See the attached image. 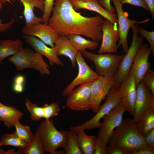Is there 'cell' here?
<instances>
[{"label":"cell","instance_id":"obj_36","mask_svg":"<svg viewBox=\"0 0 154 154\" xmlns=\"http://www.w3.org/2000/svg\"><path fill=\"white\" fill-rule=\"evenodd\" d=\"M123 5L129 4L134 6L143 8L147 11H149L146 4L145 0H118Z\"/></svg>","mask_w":154,"mask_h":154},{"label":"cell","instance_id":"obj_43","mask_svg":"<svg viewBox=\"0 0 154 154\" xmlns=\"http://www.w3.org/2000/svg\"><path fill=\"white\" fill-rule=\"evenodd\" d=\"M146 4L150 11L152 19H154V0H145Z\"/></svg>","mask_w":154,"mask_h":154},{"label":"cell","instance_id":"obj_28","mask_svg":"<svg viewBox=\"0 0 154 154\" xmlns=\"http://www.w3.org/2000/svg\"><path fill=\"white\" fill-rule=\"evenodd\" d=\"M63 148L66 154H83L79 146L77 133L72 130L67 132V141Z\"/></svg>","mask_w":154,"mask_h":154},{"label":"cell","instance_id":"obj_1","mask_svg":"<svg viewBox=\"0 0 154 154\" xmlns=\"http://www.w3.org/2000/svg\"><path fill=\"white\" fill-rule=\"evenodd\" d=\"M51 14L48 24L59 36L75 34L85 36L94 41L102 40L104 20L100 15L83 16L74 9L69 0H55Z\"/></svg>","mask_w":154,"mask_h":154},{"label":"cell","instance_id":"obj_25","mask_svg":"<svg viewBox=\"0 0 154 154\" xmlns=\"http://www.w3.org/2000/svg\"><path fill=\"white\" fill-rule=\"evenodd\" d=\"M136 125L143 137L154 128V109L150 108L147 110L136 122Z\"/></svg>","mask_w":154,"mask_h":154},{"label":"cell","instance_id":"obj_16","mask_svg":"<svg viewBox=\"0 0 154 154\" xmlns=\"http://www.w3.org/2000/svg\"><path fill=\"white\" fill-rule=\"evenodd\" d=\"M151 52L148 44H143L137 51L129 73L133 76L137 86L142 80L145 74L150 68L151 64L148 59Z\"/></svg>","mask_w":154,"mask_h":154},{"label":"cell","instance_id":"obj_3","mask_svg":"<svg viewBox=\"0 0 154 154\" xmlns=\"http://www.w3.org/2000/svg\"><path fill=\"white\" fill-rule=\"evenodd\" d=\"M37 131L46 153L53 154L57 149L63 148L66 143L67 132L58 130L53 119L44 120Z\"/></svg>","mask_w":154,"mask_h":154},{"label":"cell","instance_id":"obj_17","mask_svg":"<svg viewBox=\"0 0 154 154\" xmlns=\"http://www.w3.org/2000/svg\"><path fill=\"white\" fill-rule=\"evenodd\" d=\"M135 81L133 76L128 74L122 81L118 90L125 107L127 111L132 116L134 113V106L136 95Z\"/></svg>","mask_w":154,"mask_h":154},{"label":"cell","instance_id":"obj_26","mask_svg":"<svg viewBox=\"0 0 154 154\" xmlns=\"http://www.w3.org/2000/svg\"><path fill=\"white\" fill-rule=\"evenodd\" d=\"M67 37L72 45L78 51L96 49L99 45L98 42L87 39L80 35L75 34L68 35Z\"/></svg>","mask_w":154,"mask_h":154},{"label":"cell","instance_id":"obj_8","mask_svg":"<svg viewBox=\"0 0 154 154\" xmlns=\"http://www.w3.org/2000/svg\"><path fill=\"white\" fill-rule=\"evenodd\" d=\"M126 108L122 102L114 108L102 119L97 137L98 141L105 147L112 135L115 128L119 126L123 121V113Z\"/></svg>","mask_w":154,"mask_h":154},{"label":"cell","instance_id":"obj_38","mask_svg":"<svg viewBox=\"0 0 154 154\" xmlns=\"http://www.w3.org/2000/svg\"><path fill=\"white\" fill-rule=\"evenodd\" d=\"M111 0H98L100 6L106 11L110 13L115 14L116 10L115 7L111 4Z\"/></svg>","mask_w":154,"mask_h":154},{"label":"cell","instance_id":"obj_27","mask_svg":"<svg viewBox=\"0 0 154 154\" xmlns=\"http://www.w3.org/2000/svg\"><path fill=\"white\" fill-rule=\"evenodd\" d=\"M19 154H44L45 151L37 131L31 141L24 148H19Z\"/></svg>","mask_w":154,"mask_h":154},{"label":"cell","instance_id":"obj_10","mask_svg":"<svg viewBox=\"0 0 154 154\" xmlns=\"http://www.w3.org/2000/svg\"><path fill=\"white\" fill-rule=\"evenodd\" d=\"M92 82L79 85L68 94L66 106L76 111H87L91 109L90 103V86Z\"/></svg>","mask_w":154,"mask_h":154},{"label":"cell","instance_id":"obj_32","mask_svg":"<svg viewBox=\"0 0 154 154\" xmlns=\"http://www.w3.org/2000/svg\"><path fill=\"white\" fill-rule=\"evenodd\" d=\"M44 112V118L48 120L58 116L60 112V106L58 103L52 102L50 104H46L42 107Z\"/></svg>","mask_w":154,"mask_h":154},{"label":"cell","instance_id":"obj_47","mask_svg":"<svg viewBox=\"0 0 154 154\" xmlns=\"http://www.w3.org/2000/svg\"><path fill=\"white\" fill-rule=\"evenodd\" d=\"M0 2H2L3 3L8 2L9 3H11V1L10 0H0Z\"/></svg>","mask_w":154,"mask_h":154},{"label":"cell","instance_id":"obj_48","mask_svg":"<svg viewBox=\"0 0 154 154\" xmlns=\"http://www.w3.org/2000/svg\"><path fill=\"white\" fill-rule=\"evenodd\" d=\"M2 104L0 102V107Z\"/></svg>","mask_w":154,"mask_h":154},{"label":"cell","instance_id":"obj_30","mask_svg":"<svg viewBox=\"0 0 154 154\" xmlns=\"http://www.w3.org/2000/svg\"><path fill=\"white\" fill-rule=\"evenodd\" d=\"M14 126L19 137L28 144L32 139L34 135L30 127L28 125H22L19 121H17Z\"/></svg>","mask_w":154,"mask_h":154},{"label":"cell","instance_id":"obj_31","mask_svg":"<svg viewBox=\"0 0 154 154\" xmlns=\"http://www.w3.org/2000/svg\"><path fill=\"white\" fill-rule=\"evenodd\" d=\"M27 108L31 114L30 119L34 121H38L44 117L43 107H39L37 104L31 103L29 100H25Z\"/></svg>","mask_w":154,"mask_h":154},{"label":"cell","instance_id":"obj_4","mask_svg":"<svg viewBox=\"0 0 154 154\" xmlns=\"http://www.w3.org/2000/svg\"><path fill=\"white\" fill-rule=\"evenodd\" d=\"M8 60L15 65L19 71L31 68L38 71L42 75H48L50 72L49 66L42 56L29 48H23L19 52L9 58Z\"/></svg>","mask_w":154,"mask_h":154},{"label":"cell","instance_id":"obj_40","mask_svg":"<svg viewBox=\"0 0 154 154\" xmlns=\"http://www.w3.org/2000/svg\"><path fill=\"white\" fill-rule=\"evenodd\" d=\"M143 138L147 146L154 148V128L146 133Z\"/></svg>","mask_w":154,"mask_h":154},{"label":"cell","instance_id":"obj_33","mask_svg":"<svg viewBox=\"0 0 154 154\" xmlns=\"http://www.w3.org/2000/svg\"><path fill=\"white\" fill-rule=\"evenodd\" d=\"M137 31L140 34L141 37L146 38L149 42L151 52L154 55V31H150L146 30L142 27H138Z\"/></svg>","mask_w":154,"mask_h":154},{"label":"cell","instance_id":"obj_5","mask_svg":"<svg viewBox=\"0 0 154 154\" xmlns=\"http://www.w3.org/2000/svg\"><path fill=\"white\" fill-rule=\"evenodd\" d=\"M106 96L105 102L100 106L98 112L94 117L81 125L70 127L71 130L78 133L82 130L99 129L101 123L100 120L122 102L119 92L114 86L110 88Z\"/></svg>","mask_w":154,"mask_h":154},{"label":"cell","instance_id":"obj_46","mask_svg":"<svg viewBox=\"0 0 154 154\" xmlns=\"http://www.w3.org/2000/svg\"><path fill=\"white\" fill-rule=\"evenodd\" d=\"M0 154H19L15 149H11L5 151L0 147Z\"/></svg>","mask_w":154,"mask_h":154},{"label":"cell","instance_id":"obj_45","mask_svg":"<svg viewBox=\"0 0 154 154\" xmlns=\"http://www.w3.org/2000/svg\"><path fill=\"white\" fill-rule=\"evenodd\" d=\"M13 88L15 92L18 93H21L24 90V85L14 84Z\"/></svg>","mask_w":154,"mask_h":154},{"label":"cell","instance_id":"obj_37","mask_svg":"<svg viewBox=\"0 0 154 154\" xmlns=\"http://www.w3.org/2000/svg\"><path fill=\"white\" fill-rule=\"evenodd\" d=\"M3 3L0 2V11L3 6ZM15 22L14 18H12L8 22L3 23L2 20L0 19V33L5 32L11 28Z\"/></svg>","mask_w":154,"mask_h":154},{"label":"cell","instance_id":"obj_7","mask_svg":"<svg viewBox=\"0 0 154 154\" xmlns=\"http://www.w3.org/2000/svg\"><path fill=\"white\" fill-rule=\"evenodd\" d=\"M80 51L83 57L94 63L96 73L101 76L114 77L124 55L113 54L110 53L97 54L86 50Z\"/></svg>","mask_w":154,"mask_h":154},{"label":"cell","instance_id":"obj_35","mask_svg":"<svg viewBox=\"0 0 154 154\" xmlns=\"http://www.w3.org/2000/svg\"><path fill=\"white\" fill-rule=\"evenodd\" d=\"M142 80L151 90L154 95V71L150 68L144 75Z\"/></svg>","mask_w":154,"mask_h":154},{"label":"cell","instance_id":"obj_24","mask_svg":"<svg viewBox=\"0 0 154 154\" xmlns=\"http://www.w3.org/2000/svg\"><path fill=\"white\" fill-rule=\"evenodd\" d=\"M77 134L79 146L82 153L93 154L98 141L97 137L88 135L84 130L81 131Z\"/></svg>","mask_w":154,"mask_h":154},{"label":"cell","instance_id":"obj_14","mask_svg":"<svg viewBox=\"0 0 154 154\" xmlns=\"http://www.w3.org/2000/svg\"><path fill=\"white\" fill-rule=\"evenodd\" d=\"M24 35L39 38L51 47H55L54 43L59 36L56 31L48 24L37 23L29 26H25L22 30Z\"/></svg>","mask_w":154,"mask_h":154},{"label":"cell","instance_id":"obj_12","mask_svg":"<svg viewBox=\"0 0 154 154\" xmlns=\"http://www.w3.org/2000/svg\"><path fill=\"white\" fill-rule=\"evenodd\" d=\"M114 77L105 76H101L93 81L90 86V103L91 109L96 113L102 100L114 86Z\"/></svg>","mask_w":154,"mask_h":154},{"label":"cell","instance_id":"obj_22","mask_svg":"<svg viewBox=\"0 0 154 154\" xmlns=\"http://www.w3.org/2000/svg\"><path fill=\"white\" fill-rule=\"evenodd\" d=\"M23 115L20 110L15 107L2 104L0 107V121L5 125L10 128L21 119Z\"/></svg>","mask_w":154,"mask_h":154},{"label":"cell","instance_id":"obj_19","mask_svg":"<svg viewBox=\"0 0 154 154\" xmlns=\"http://www.w3.org/2000/svg\"><path fill=\"white\" fill-rule=\"evenodd\" d=\"M74 9L78 11L85 9L95 12L106 19L118 25L117 15L106 11L100 5L98 0H69Z\"/></svg>","mask_w":154,"mask_h":154},{"label":"cell","instance_id":"obj_15","mask_svg":"<svg viewBox=\"0 0 154 154\" xmlns=\"http://www.w3.org/2000/svg\"><path fill=\"white\" fill-rule=\"evenodd\" d=\"M102 42L98 53L102 54L117 52V42L119 38L118 25L106 19L102 23Z\"/></svg>","mask_w":154,"mask_h":154},{"label":"cell","instance_id":"obj_9","mask_svg":"<svg viewBox=\"0 0 154 154\" xmlns=\"http://www.w3.org/2000/svg\"><path fill=\"white\" fill-rule=\"evenodd\" d=\"M111 0L115 6L117 16L119 38V43L117 44V47L118 48L121 46L123 52L125 54L129 48L127 37L129 29L135 24L144 23L149 21L150 19H147L140 22H138L136 20L130 19L128 18V13L123 10V4L118 0Z\"/></svg>","mask_w":154,"mask_h":154},{"label":"cell","instance_id":"obj_34","mask_svg":"<svg viewBox=\"0 0 154 154\" xmlns=\"http://www.w3.org/2000/svg\"><path fill=\"white\" fill-rule=\"evenodd\" d=\"M55 0H45L44 8L42 17V22L48 24L49 19L51 16Z\"/></svg>","mask_w":154,"mask_h":154},{"label":"cell","instance_id":"obj_44","mask_svg":"<svg viewBox=\"0 0 154 154\" xmlns=\"http://www.w3.org/2000/svg\"><path fill=\"white\" fill-rule=\"evenodd\" d=\"M24 77L22 75H19L15 78L14 84L24 85Z\"/></svg>","mask_w":154,"mask_h":154},{"label":"cell","instance_id":"obj_18","mask_svg":"<svg viewBox=\"0 0 154 154\" xmlns=\"http://www.w3.org/2000/svg\"><path fill=\"white\" fill-rule=\"evenodd\" d=\"M23 38L35 51L45 56L48 60L50 66L54 64L63 66V63L57 55L55 47L50 48L36 37L25 35Z\"/></svg>","mask_w":154,"mask_h":154},{"label":"cell","instance_id":"obj_20","mask_svg":"<svg viewBox=\"0 0 154 154\" xmlns=\"http://www.w3.org/2000/svg\"><path fill=\"white\" fill-rule=\"evenodd\" d=\"M13 2L19 1L24 7L23 15L26 25L29 26L37 23L42 22V17H38L35 15L34 11L35 8L38 9L43 13L44 8L45 0H11Z\"/></svg>","mask_w":154,"mask_h":154},{"label":"cell","instance_id":"obj_21","mask_svg":"<svg viewBox=\"0 0 154 154\" xmlns=\"http://www.w3.org/2000/svg\"><path fill=\"white\" fill-rule=\"evenodd\" d=\"M57 55H64L70 60L72 66H76V57L78 51L72 45L66 36H59L55 43Z\"/></svg>","mask_w":154,"mask_h":154},{"label":"cell","instance_id":"obj_13","mask_svg":"<svg viewBox=\"0 0 154 154\" xmlns=\"http://www.w3.org/2000/svg\"><path fill=\"white\" fill-rule=\"evenodd\" d=\"M150 108L154 109V95L143 80L136 87V95L133 119L136 122Z\"/></svg>","mask_w":154,"mask_h":154},{"label":"cell","instance_id":"obj_29","mask_svg":"<svg viewBox=\"0 0 154 154\" xmlns=\"http://www.w3.org/2000/svg\"><path fill=\"white\" fill-rule=\"evenodd\" d=\"M26 143L21 139L15 131L12 134L3 135L0 140V146L10 145L23 149L27 145Z\"/></svg>","mask_w":154,"mask_h":154},{"label":"cell","instance_id":"obj_41","mask_svg":"<svg viewBox=\"0 0 154 154\" xmlns=\"http://www.w3.org/2000/svg\"><path fill=\"white\" fill-rule=\"evenodd\" d=\"M154 148L147 146L136 151L131 153V154H154Z\"/></svg>","mask_w":154,"mask_h":154},{"label":"cell","instance_id":"obj_39","mask_svg":"<svg viewBox=\"0 0 154 154\" xmlns=\"http://www.w3.org/2000/svg\"><path fill=\"white\" fill-rule=\"evenodd\" d=\"M106 154H130V153L120 148L108 145L106 148Z\"/></svg>","mask_w":154,"mask_h":154},{"label":"cell","instance_id":"obj_23","mask_svg":"<svg viewBox=\"0 0 154 154\" xmlns=\"http://www.w3.org/2000/svg\"><path fill=\"white\" fill-rule=\"evenodd\" d=\"M23 48L22 41L20 39L0 40V62L8 57L16 54Z\"/></svg>","mask_w":154,"mask_h":154},{"label":"cell","instance_id":"obj_2","mask_svg":"<svg viewBox=\"0 0 154 154\" xmlns=\"http://www.w3.org/2000/svg\"><path fill=\"white\" fill-rule=\"evenodd\" d=\"M131 153L147 146L133 119L125 118L114 131L107 143Z\"/></svg>","mask_w":154,"mask_h":154},{"label":"cell","instance_id":"obj_11","mask_svg":"<svg viewBox=\"0 0 154 154\" xmlns=\"http://www.w3.org/2000/svg\"><path fill=\"white\" fill-rule=\"evenodd\" d=\"M76 62L78 69L76 77L63 91L62 95L65 97L75 88L81 84L92 82L100 76L88 65L80 51H78L76 57Z\"/></svg>","mask_w":154,"mask_h":154},{"label":"cell","instance_id":"obj_42","mask_svg":"<svg viewBox=\"0 0 154 154\" xmlns=\"http://www.w3.org/2000/svg\"><path fill=\"white\" fill-rule=\"evenodd\" d=\"M106 148L98 139L93 154H106Z\"/></svg>","mask_w":154,"mask_h":154},{"label":"cell","instance_id":"obj_6","mask_svg":"<svg viewBox=\"0 0 154 154\" xmlns=\"http://www.w3.org/2000/svg\"><path fill=\"white\" fill-rule=\"evenodd\" d=\"M138 24L132 27L133 36L131 44L127 53L124 55L119 64L114 77V86L118 90L121 83L128 75L139 48L143 44V38L139 37Z\"/></svg>","mask_w":154,"mask_h":154}]
</instances>
